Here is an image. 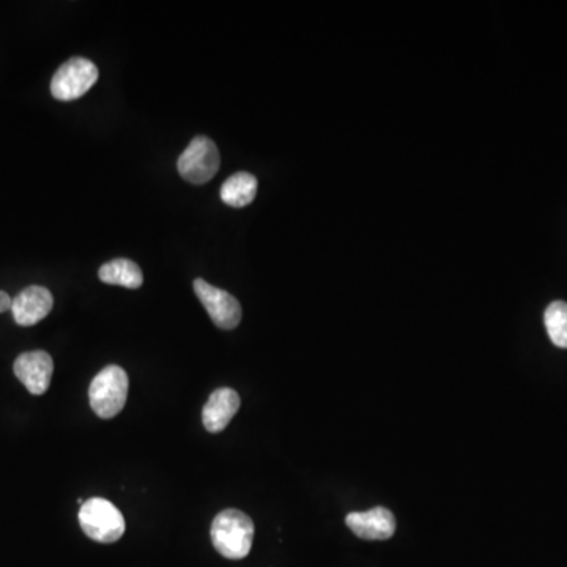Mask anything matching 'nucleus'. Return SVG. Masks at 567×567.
Instances as JSON below:
<instances>
[{
    "mask_svg": "<svg viewBox=\"0 0 567 567\" xmlns=\"http://www.w3.org/2000/svg\"><path fill=\"white\" fill-rule=\"evenodd\" d=\"M213 547L227 560H243L251 552L254 523L238 509L219 512L212 522Z\"/></svg>",
    "mask_w": 567,
    "mask_h": 567,
    "instance_id": "1",
    "label": "nucleus"
},
{
    "mask_svg": "<svg viewBox=\"0 0 567 567\" xmlns=\"http://www.w3.org/2000/svg\"><path fill=\"white\" fill-rule=\"evenodd\" d=\"M79 523L87 538L101 544L119 541L126 530L122 512L111 501L98 497L84 501L79 511Z\"/></svg>",
    "mask_w": 567,
    "mask_h": 567,
    "instance_id": "2",
    "label": "nucleus"
},
{
    "mask_svg": "<svg viewBox=\"0 0 567 567\" xmlns=\"http://www.w3.org/2000/svg\"><path fill=\"white\" fill-rule=\"evenodd\" d=\"M128 375L120 366L104 367L90 383V407L97 416L111 419L122 412L128 397Z\"/></svg>",
    "mask_w": 567,
    "mask_h": 567,
    "instance_id": "3",
    "label": "nucleus"
},
{
    "mask_svg": "<svg viewBox=\"0 0 567 567\" xmlns=\"http://www.w3.org/2000/svg\"><path fill=\"white\" fill-rule=\"evenodd\" d=\"M221 166L218 147L207 136H196L177 161L178 174L193 185H204L215 177Z\"/></svg>",
    "mask_w": 567,
    "mask_h": 567,
    "instance_id": "4",
    "label": "nucleus"
},
{
    "mask_svg": "<svg viewBox=\"0 0 567 567\" xmlns=\"http://www.w3.org/2000/svg\"><path fill=\"white\" fill-rule=\"evenodd\" d=\"M100 71L92 60L84 57H71L56 71L51 81L52 97L59 101H73L86 95L95 82Z\"/></svg>",
    "mask_w": 567,
    "mask_h": 567,
    "instance_id": "5",
    "label": "nucleus"
},
{
    "mask_svg": "<svg viewBox=\"0 0 567 567\" xmlns=\"http://www.w3.org/2000/svg\"><path fill=\"white\" fill-rule=\"evenodd\" d=\"M194 292L204 304L210 319L221 330H234L241 322V306L234 295L208 284L204 279L194 281Z\"/></svg>",
    "mask_w": 567,
    "mask_h": 567,
    "instance_id": "6",
    "label": "nucleus"
},
{
    "mask_svg": "<svg viewBox=\"0 0 567 567\" xmlns=\"http://www.w3.org/2000/svg\"><path fill=\"white\" fill-rule=\"evenodd\" d=\"M19 382L26 386L27 391L35 396H41L48 391L51 385L52 372H54V361L49 353L43 350L26 352L16 358L13 366Z\"/></svg>",
    "mask_w": 567,
    "mask_h": 567,
    "instance_id": "7",
    "label": "nucleus"
},
{
    "mask_svg": "<svg viewBox=\"0 0 567 567\" xmlns=\"http://www.w3.org/2000/svg\"><path fill=\"white\" fill-rule=\"evenodd\" d=\"M345 523L358 538L366 541H386L396 533L393 512L382 506L364 512H350Z\"/></svg>",
    "mask_w": 567,
    "mask_h": 567,
    "instance_id": "8",
    "label": "nucleus"
},
{
    "mask_svg": "<svg viewBox=\"0 0 567 567\" xmlns=\"http://www.w3.org/2000/svg\"><path fill=\"white\" fill-rule=\"evenodd\" d=\"M52 306H54V298L46 287L30 286L13 300V317L21 327H32L48 317Z\"/></svg>",
    "mask_w": 567,
    "mask_h": 567,
    "instance_id": "9",
    "label": "nucleus"
},
{
    "mask_svg": "<svg viewBox=\"0 0 567 567\" xmlns=\"http://www.w3.org/2000/svg\"><path fill=\"white\" fill-rule=\"evenodd\" d=\"M240 405V396L237 391L230 390V388H219L213 391L202 412L205 429L212 434L223 432L229 426L232 418L237 415Z\"/></svg>",
    "mask_w": 567,
    "mask_h": 567,
    "instance_id": "10",
    "label": "nucleus"
},
{
    "mask_svg": "<svg viewBox=\"0 0 567 567\" xmlns=\"http://www.w3.org/2000/svg\"><path fill=\"white\" fill-rule=\"evenodd\" d=\"M98 278L109 286L139 289L144 284V275L138 264L130 259H114L98 271Z\"/></svg>",
    "mask_w": 567,
    "mask_h": 567,
    "instance_id": "11",
    "label": "nucleus"
},
{
    "mask_svg": "<svg viewBox=\"0 0 567 567\" xmlns=\"http://www.w3.org/2000/svg\"><path fill=\"white\" fill-rule=\"evenodd\" d=\"M257 178L249 172H237L221 186V201L229 207L243 208L256 199Z\"/></svg>",
    "mask_w": 567,
    "mask_h": 567,
    "instance_id": "12",
    "label": "nucleus"
},
{
    "mask_svg": "<svg viewBox=\"0 0 567 567\" xmlns=\"http://www.w3.org/2000/svg\"><path fill=\"white\" fill-rule=\"evenodd\" d=\"M544 322L550 341L560 349H567V303L553 301L545 309Z\"/></svg>",
    "mask_w": 567,
    "mask_h": 567,
    "instance_id": "13",
    "label": "nucleus"
},
{
    "mask_svg": "<svg viewBox=\"0 0 567 567\" xmlns=\"http://www.w3.org/2000/svg\"><path fill=\"white\" fill-rule=\"evenodd\" d=\"M13 300L12 298L8 297L7 292H2L0 290V314L2 312L8 311V309H12Z\"/></svg>",
    "mask_w": 567,
    "mask_h": 567,
    "instance_id": "14",
    "label": "nucleus"
}]
</instances>
